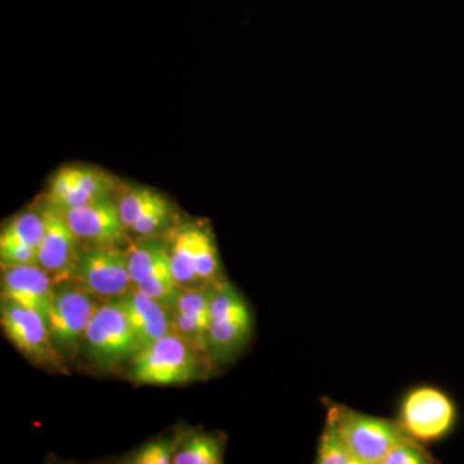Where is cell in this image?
<instances>
[{
  "label": "cell",
  "instance_id": "26",
  "mask_svg": "<svg viewBox=\"0 0 464 464\" xmlns=\"http://www.w3.org/2000/svg\"><path fill=\"white\" fill-rule=\"evenodd\" d=\"M176 449L173 441H154L143 447L134 454L130 463L132 464H168L172 460Z\"/></svg>",
  "mask_w": 464,
  "mask_h": 464
},
{
  "label": "cell",
  "instance_id": "27",
  "mask_svg": "<svg viewBox=\"0 0 464 464\" xmlns=\"http://www.w3.org/2000/svg\"><path fill=\"white\" fill-rule=\"evenodd\" d=\"M2 267L39 265V250L26 246H0Z\"/></svg>",
  "mask_w": 464,
  "mask_h": 464
},
{
  "label": "cell",
  "instance_id": "8",
  "mask_svg": "<svg viewBox=\"0 0 464 464\" xmlns=\"http://www.w3.org/2000/svg\"><path fill=\"white\" fill-rule=\"evenodd\" d=\"M63 213L79 239L91 241L96 246H118L125 240L127 227L118 204L110 197L87 206L63 210Z\"/></svg>",
  "mask_w": 464,
  "mask_h": 464
},
{
  "label": "cell",
  "instance_id": "1",
  "mask_svg": "<svg viewBox=\"0 0 464 464\" xmlns=\"http://www.w3.org/2000/svg\"><path fill=\"white\" fill-rule=\"evenodd\" d=\"M326 413L337 423L357 464H382L391 449L411 439L399 422L360 413L347 406L329 405Z\"/></svg>",
  "mask_w": 464,
  "mask_h": 464
},
{
  "label": "cell",
  "instance_id": "2",
  "mask_svg": "<svg viewBox=\"0 0 464 464\" xmlns=\"http://www.w3.org/2000/svg\"><path fill=\"white\" fill-rule=\"evenodd\" d=\"M198 351L176 333H169L140 351L130 375L137 383L152 386L186 383L199 373Z\"/></svg>",
  "mask_w": 464,
  "mask_h": 464
},
{
  "label": "cell",
  "instance_id": "7",
  "mask_svg": "<svg viewBox=\"0 0 464 464\" xmlns=\"http://www.w3.org/2000/svg\"><path fill=\"white\" fill-rule=\"evenodd\" d=\"M0 320L9 340L24 355L38 362L51 359L50 328L38 313L12 299L3 298Z\"/></svg>",
  "mask_w": 464,
  "mask_h": 464
},
{
  "label": "cell",
  "instance_id": "17",
  "mask_svg": "<svg viewBox=\"0 0 464 464\" xmlns=\"http://www.w3.org/2000/svg\"><path fill=\"white\" fill-rule=\"evenodd\" d=\"M316 462L319 464H357L351 453L347 442L338 429L332 415L326 413L319 445H317Z\"/></svg>",
  "mask_w": 464,
  "mask_h": 464
},
{
  "label": "cell",
  "instance_id": "19",
  "mask_svg": "<svg viewBox=\"0 0 464 464\" xmlns=\"http://www.w3.org/2000/svg\"><path fill=\"white\" fill-rule=\"evenodd\" d=\"M176 464L224 463L222 448L212 436L198 435L188 439L173 457Z\"/></svg>",
  "mask_w": 464,
  "mask_h": 464
},
{
  "label": "cell",
  "instance_id": "23",
  "mask_svg": "<svg viewBox=\"0 0 464 464\" xmlns=\"http://www.w3.org/2000/svg\"><path fill=\"white\" fill-rule=\"evenodd\" d=\"M435 458L423 448L422 442L411 439L393 447L382 464H427L435 463Z\"/></svg>",
  "mask_w": 464,
  "mask_h": 464
},
{
  "label": "cell",
  "instance_id": "4",
  "mask_svg": "<svg viewBox=\"0 0 464 464\" xmlns=\"http://www.w3.org/2000/svg\"><path fill=\"white\" fill-rule=\"evenodd\" d=\"M84 335L92 356L99 364L108 368L134 359L142 350L127 317L115 301L96 308Z\"/></svg>",
  "mask_w": 464,
  "mask_h": 464
},
{
  "label": "cell",
  "instance_id": "9",
  "mask_svg": "<svg viewBox=\"0 0 464 464\" xmlns=\"http://www.w3.org/2000/svg\"><path fill=\"white\" fill-rule=\"evenodd\" d=\"M114 301L123 311L142 348L174 332V311L149 297L137 286Z\"/></svg>",
  "mask_w": 464,
  "mask_h": 464
},
{
  "label": "cell",
  "instance_id": "3",
  "mask_svg": "<svg viewBox=\"0 0 464 464\" xmlns=\"http://www.w3.org/2000/svg\"><path fill=\"white\" fill-rule=\"evenodd\" d=\"M399 423L411 439L435 442L447 439L458 423L454 400L436 387L411 390L402 400Z\"/></svg>",
  "mask_w": 464,
  "mask_h": 464
},
{
  "label": "cell",
  "instance_id": "24",
  "mask_svg": "<svg viewBox=\"0 0 464 464\" xmlns=\"http://www.w3.org/2000/svg\"><path fill=\"white\" fill-rule=\"evenodd\" d=\"M208 331L209 326L204 325L192 319L183 315V314L174 311V332L182 337L183 340L188 341L192 346L197 347L198 350H208Z\"/></svg>",
  "mask_w": 464,
  "mask_h": 464
},
{
  "label": "cell",
  "instance_id": "18",
  "mask_svg": "<svg viewBox=\"0 0 464 464\" xmlns=\"http://www.w3.org/2000/svg\"><path fill=\"white\" fill-rule=\"evenodd\" d=\"M192 239H194L195 268L201 282L217 283L219 277V258L215 241L209 232L192 225Z\"/></svg>",
  "mask_w": 464,
  "mask_h": 464
},
{
  "label": "cell",
  "instance_id": "21",
  "mask_svg": "<svg viewBox=\"0 0 464 464\" xmlns=\"http://www.w3.org/2000/svg\"><path fill=\"white\" fill-rule=\"evenodd\" d=\"M215 283L199 289L182 290L177 304V313L192 317L204 325H210V306H212Z\"/></svg>",
  "mask_w": 464,
  "mask_h": 464
},
{
  "label": "cell",
  "instance_id": "11",
  "mask_svg": "<svg viewBox=\"0 0 464 464\" xmlns=\"http://www.w3.org/2000/svg\"><path fill=\"white\" fill-rule=\"evenodd\" d=\"M44 235L39 246V266L47 273L61 275L72 270L75 264V241L78 239L61 208L48 203L41 210Z\"/></svg>",
  "mask_w": 464,
  "mask_h": 464
},
{
  "label": "cell",
  "instance_id": "6",
  "mask_svg": "<svg viewBox=\"0 0 464 464\" xmlns=\"http://www.w3.org/2000/svg\"><path fill=\"white\" fill-rule=\"evenodd\" d=\"M96 308L84 289L72 285L54 289L48 316L51 340L60 347L74 346L85 334Z\"/></svg>",
  "mask_w": 464,
  "mask_h": 464
},
{
  "label": "cell",
  "instance_id": "12",
  "mask_svg": "<svg viewBox=\"0 0 464 464\" xmlns=\"http://www.w3.org/2000/svg\"><path fill=\"white\" fill-rule=\"evenodd\" d=\"M252 332V317L246 304L226 315L212 320L208 331V350L218 362L239 353Z\"/></svg>",
  "mask_w": 464,
  "mask_h": 464
},
{
  "label": "cell",
  "instance_id": "20",
  "mask_svg": "<svg viewBox=\"0 0 464 464\" xmlns=\"http://www.w3.org/2000/svg\"><path fill=\"white\" fill-rule=\"evenodd\" d=\"M164 200L166 199H163L158 192L150 190V188H137L125 191L119 200L118 207L127 230H130V227L148 210L163 203Z\"/></svg>",
  "mask_w": 464,
  "mask_h": 464
},
{
  "label": "cell",
  "instance_id": "25",
  "mask_svg": "<svg viewBox=\"0 0 464 464\" xmlns=\"http://www.w3.org/2000/svg\"><path fill=\"white\" fill-rule=\"evenodd\" d=\"M169 206H168L167 200H164L163 203L158 204L157 207L151 208V209L148 210L130 227V230L134 232L136 235H140V237H152V235L157 234V231L163 228L164 226L168 224L169 221Z\"/></svg>",
  "mask_w": 464,
  "mask_h": 464
},
{
  "label": "cell",
  "instance_id": "14",
  "mask_svg": "<svg viewBox=\"0 0 464 464\" xmlns=\"http://www.w3.org/2000/svg\"><path fill=\"white\" fill-rule=\"evenodd\" d=\"M137 288L142 290L149 297L155 299L169 310L176 311L182 289L179 288L170 267L169 253H167L154 270L141 283L137 284Z\"/></svg>",
  "mask_w": 464,
  "mask_h": 464
},
{
  "label": "cell",
  "instance_id": "22",
  "mask_svg": "<svg viewBox=\"0 0 464 464\" xmlns=\"http://www.w3.org/2000/svg\"><path fill=\"white\" fill-rule=\"evenodd\" d=\"M72 183L93 200L110 197V182L108 177L100 170L90 167L63 168Z\"/></svg>",
  "mask_w": 464,
  "mask_h": 464
},
{
  "label": "cell",
  "instance_id": "10",
  "mask_svg": "<svg viewBox=\"0 0 464 464\" xmlns=\"http://www.w3.org/2000/svg\"><path fill=\"white\" fill-rule=\"evenodd\" d=\"M53 293L50 275L39 265L2 267L3 298L35 311L47 324Z\"/></svg>",
  "mask_w": 464,
  "mask_h": 464
},
{
  "label": "cell",
  "instance_id": "16",
  "mask_svg": "<svg viewBox=\"0 0 464 464\" xmlns=\"http://www.w3.org/2000/svg\"><path fill=\"white\" fill-rule=\"evenodd\" d=\"M44 235L42 213L25 212L12 219L0 235V246H26L39 250Z\"/></svg>",
  "mask_w": 464,
  "mask_h": 464
},
{
  "label": "cell",
  "instance_id": "5",
  "mask_svg": "<svg viewBox=\"0 0 464 464\" xmlns=\"http://www.w3.org/2000/svg\"><path fill=\"white\" fill-rule=\"evenodd\" d=\"M82 288L100 297H121L130 290L128 253L116 246H94L75 259L72 270Z\"/></svg>",
  "mask_w": 464,
  "mask_h": 464
},
{
  "label": "cell",
  "instance_id": "15",
  "mask_svg": "<svg viewBox=\"0 0 464 464\" xmlns=\"http://www.w3.org/2000/svg\"><path fill=\"white\" fill-rule=\"evenodd\" d=\"M168 253V244L160 237H142L128 250V273L132 284L141 283Z\"/></svg>",
  "mask_w": 464,
  "mask_h": 464
},
{
  "label": "cell",
  "instance_id": "13",
  "mask_svg": "<svg viewBox=\"0 0 464 464\" xmlns=\"http://www.w3.org/2000/svg\"><path fill=\"white\" fill-rule=\"evenodd\" d=\"M168 253H169L174 279L179 288L192 290L206 286V284L198 276L197 268H195L192 225L183 226L174 232L172 241L168 244Z\"/></svg>",
  "mask_w": 464,
  "mask_h": 464
}]
</instances>
